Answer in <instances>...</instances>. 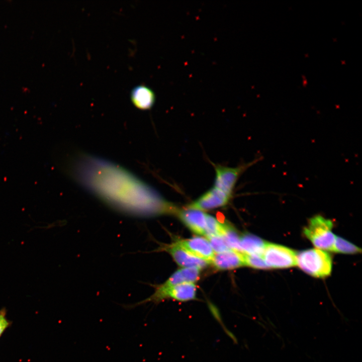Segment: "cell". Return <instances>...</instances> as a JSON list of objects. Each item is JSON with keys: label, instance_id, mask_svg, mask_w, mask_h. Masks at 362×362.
<instances>
[{"label": "cell", "instance_id": "obj_1", "mask_svg": "<svg viewBox=\"0 0 362 362\" xmlns=\"http://www.w3.org/2000/svg\"><path fill=\"white\" fill-rule=\"evenodd\" d=\"M68 172L85 189L111 206L144 215L176 213L178 208L128 169L114 162L81 153Z\"/></svg>", "mask_w": 362, "mask_h": 362}, {"label": "cell", "instance_id": "obj_2", "mask_svg": "<svg viewBox=\"0 0 362 362\" xmlns=\"http://www.w3.org/2000/svg\"><path fill=\"white\" fill-rule=\"evenodd\" d=\"M296 264L305 273L317 278L329 276L332 270L330 255L319 249H309L296 254Z\"/></svg>", "mask_w": 362, "mask_h": 362}, {"label": "cell", "instance_id": "obj_3", "mask_svg": "<svg viewBox=\"0 0 362 362\" xmlns=\"http://www.w3.org/2000/svg\"><path fill=\"white\" fill-rule=\"evenodd\" d=\"M333 226L331 220L317 215L309 219L303 233L317 248L332 251L335 238Z\"/></svg>", "mask_w": 362, "mask_h": 362}, {"label": "cell", "instance_id": "obj_4", "mask_svg": "<svg viewBox=\"0 0 362 362\" xmlns=\"http://www.w3.org/2000/svg\"><path fill=\"white\" fill-rule=\"evenodd\" d=\"M261 158L260 157L250 162L234 167L214 164L215 178L214 187L232 197L236 182L241 173L260 160Z\"/></svg>", "mask_w": 362, "mask_h": 362}, {"label": "cell", "instance_id": "obj_5", "mask_svg": "<svg viewBox=\"0 0 362 362\" xmlns=\"http://www.w3.org/2000/svg\"><path fill=\"white\" fill-rule=\"evenodd\" d=\"M262 257L268 268H285L296 265V253L288 247L275 243H266Z\"/></svg>", "mask_w": 362, "mask_h": 362}, {"label": "cell", "instance_id": "obj_6", "mask_svg": "<svg viewBox=\"0 0 362 362\" xmlns=\"http://www.w3.org/2000/svg\"><path fill=\"white\" fill-rule=\"evenodd\" d=\"M231 197L214 186L188 206V208L209 210L226 206Z\"/></svg>", "mask_w": 362, "mask_h": 362}, {"label": "cell", "instance_id": "obj_7", "mask_svg": "<svg viewBox=\"0 0 362 362\" xmlns=\"http://www.w3.org/2000/svg\"><path fill=\"white\" fill-rule=\"evenodd\" d=\"M175 243L189 253L207 262H211L215 254L208 240L201 237H194Z\"/></svg>", "mask_w": 362, "mask_h": 362}, {"label": "cell", "instance_id": "obj_8", "mask_svg": "<svg viewBox=\"0 0 362 362\" xmlns=\"http://www.w3.org/2000/svg\"><path fill=\"white\" fill-rule=\"evenodd\" d=\"M162 249L167 251L175 261L184 267H196L201 269L208 264L206 261L192 254L176 243L164 246Z\"/></svg>", "mask_w": 362, "mask_h": 362}, {"label": "cell", "instance_id": "obj_9", "mask_svg": "<svg viewBox=\"0 0 362 362\" xmlns=\"http://www.w3.org/2000/svg\"><path fill=\"white\" fill-rule=\"evenodd\" d=\"M181 221L193 232L204 235L206 214L202 211L188 208L176 213Z\"/></svg>", "mask_w": 362, "mask_h": 362}, {"label": "cell", "instance_id": "obj_10", "mask_svg": "<svg viewBox=\"0 0 362 362\" xmlns=\"http://www.w3.org/2000/svg\"><path fill=\"white\" fill-rule=\"evenodd\" d=\"M219 269H232L244 265L243 254L234 250L215 254L211 261Z\"/></svg>", "mask_w": 362, "mask_h": 362}, {"label": "cell", "instance_id": "obj_11", "mask_svg": "<svg viewBox=\"0 0 362 362\" xmlns=\"http://www.w3.org/2000/svg\"><path fill=\"white\" fill-rule=\"evenodd\" d=\"M130 98L133 105L141 110H148L152 108L155 101L153 91L145 85H138L131 92Z\"/></svg>", "mask_w": 362, "mask_h": 362}, {"label": "cell", "instance_id": "obj_12", "mask_svg": "<svg viewBox=\"0 0 362 362\" xmlns=\"http://www.w3.org/2000/svg\"><path fill=\"white\" fill-rule=\"evenodd\" d=\"M200 269L196 267H184L179 269L160 286L163 288H169L182 283H193L199 278Z\"/></svg>", "mask_w": 362, "mask_h": 362}, {"label": "cell", "instance_id": "obj_13", "mask_svg": "<svg viewBox=\"0 0 362 362\" xmlns=\"http://www.w3.org/2000/svg\"><path fill=\"white\" fill-rule=\"evenodd\" d=\"M242 252L262 256L266 244L261 238L251 234H244L240 237Z\"/></svg>", "mask_w": 362, "mask_h": 362}, {"label": "cell", "instance_id": "obj_14", "mask_svg": "<svg viewBox=\"0 0 362 362\" xmlns=\"http://www.w3.org/2000/svg\"><path fill=\"white\" fill-rule=\"evenodd\" d=\"M221 237H222L226 244L231 250L242 252L240 237L232 227L224 224Z\"/></svg>", "mask_w": 362, "mask_h": 362}, {"label": "cell", "instance_id": "obj_15", "mask_svg": "<svg viewBox=\"0 0 362 362\" xmlns=\"http://www.w3.org/2000/svg\"><path fill=\"white\" fill-rule=\"evenodd\" d=\"M361 249L344 238L335 236L332 251L344 254H356Z\"/></svg>", "mask_w": 362, "mask_h": 362}, {"label": "cell", "instance_id": "obj_16", "mask_svg": "<svg viewBox=\"0 0 362 362\" xmlns=\"http://www.w3.org/2000/svg\"><path fill=\"white\" fill-rule=\"evenodd\" d=\"M224 224L219 222L216 218L206 214V226L204 235L207 238L211 236H221Z\"/></svg>", "mask_w": 362, "mask_h": 362}, {"label": "cell", "instance_id": "obj_17", "mask_svg": "<svg viewBox=\"0 0 362 362\" xmlns=\"http://www.w3.org/2000/svg\"><path fill=\"white\" fill-rule=\"evenodd\" d=\"M244 265H247L256 269H268L262 256L243 254Z\"/></svg>", "mask_w": 362, "mask_h": 362}, {"label": "cell", "instance_id": "obj_18", "mask_svg": "<svg viewBox=\"0 0 362 362\" xmlns=\"http://www.w3.org/2000/svg\"><path fill=\"white\" fill-rule=\"evenodd\" d=\"M208 238L212 249L215 252L219 253L232 250L228 247L222 237L215 236Z\"/></svg>", "mask_w": 362, "mask_h": 362}, {"label": "cell", "instance_id": "obj_19", "mask_svg": "<svg viewBox=\"0 0 362 362\" xmlns=\"http://www.w3.org/2000/svg\"><path fill=\"white\" fill-rule=\"evenodd\" d=\"M12 324V321L7 317V310L4 307L0 310V337Z\"/></svg>", "mask_w": 362, "mask_h": 362}]
</instances>
